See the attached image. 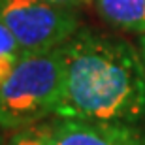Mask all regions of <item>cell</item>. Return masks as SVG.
Masks as SVG:
<instances>
[{
    "instance_id": "6da1fadb",
    "label": "cell",
    "mask_w": 145,
    "mask_h": 145,
    "mask_svg": "<svg viewBox=\"0 0 145 145\" xmlns=\"http://www.w3.org/2000/svg\"><path fill=\"white\" fill-rule=\"evenodd\" d=\"M60 51L64 91L55 117L145 124V66L138 45L81 27Z\"/></svg>"
},
{
    "instance_id": "7a4b0ae2",
    "label": "cell",
    "mask_w": 145,
    "mask_h": 145,
    "mask_svg": "<svg viewBox=\"0 0 145 145\" xmlns=\"http://www.w3.org/2000/svg\"><path fill=\"white\" fill-rule=\"evenodd\" d=\"M64 62L60 47L27 51L0 85V130L15 132L55 117L62 102Z\"/></svg>"
},
{
    "instance_id": "3957f363",
    "label": "cell",
    "mask_w": 145,
    "mask_h": 145,
    "mask_svg": "<svg viewBox=\"0 0 145 145\" xmlns=\"http://www.w3.org/2000/svg\"><path fill=\"white\" fill-rule=\"evenodd\" d=\"M0 23L25 51L57 49L81 28L77 10L47 0H0Z\"/></svg>"
},
{
    "instance_id": "277c9868",
    "label": "cell",
    "mask_w": 145,
    "mask_h": 145,
    "mask_svg": "<svg viewBox=\"0 0 145 145\" xmlns=\"http://www.w3.org/2000/svg\"><path fill=\"white\" fill-rule=\"evenodd\" d=\"M45 126L51 145H145V124L51 117Z\"/></svg>"
},
{
    "instance_id": "5b68a950",
    "label": "cell",
    "mask_w": 145,
    "mask_h": 145,
    "mask_svg": "<svg viewBox=\"0 0 145 145\" xmlns=\"http://www.w3.org/2000/svg\"><path fill=\"white\" fill-rule=\"evenodd\" d=\"M92 4L111 27L138 36L145 34V0H92Z\"/></svg>"
},
{
    "instance_id": "8992f818",
    "label": "cell",
    "mask_w": 145,
    "mask_h": 145,
    "mask_svg": "<svg viewBox=\"0 0 145 145\" xmlns=\"http://www.w3.org/2000/svg\"><path fill=\"white\" fill-rule=\"evenodd\" d=\"M4 145H51L45 121L34 124V126H28V128L10 132Z\"/></svg>"
},
{
    "instance_id": "52a82bcc",
    "label": "cell",
    "mask_w": 145,
    "mask_h": 145,
    "mask_svg": "<svg viewBox=\"0 0 145 145\" xmlns=\"http://www.w3.org/2000/svg\"><path fill=\"white\" fill-rule=\"evenodd\" d=\"M27 51L21 47L17 38L0 23V57H15V59H19Z\"/></svg>"
},
{
    "instance_id": "ba28073f",
    "label": "cell",
    "mask_w": 145,
    "mask_h": 145,
    "mask_svg": "<svg viewBox=\"0 0 145 145\" xmlns=\"http://www.w3.org/2000/svg\"><path fill=\"white\" fill-rule=\"evenodd\" d=\"M47 2L57 6H64V8H72V10H79L83 6L92 4V0H47Z\"/></svg>"
},
{
    "instance_id": "9c48e42d",
    "label": "cell",
    "mask_w": 145,
    "mask_h": 145,
    "mask_svg": "<svg viewBox=\"0 0 145 145\" xmlns=\"http://www.w3.org/2000/svg\"><path fill=\"white\" fill-rule=\"evenodd\" d=\"M138 51H140V55H141V60H143V66H145V34L143 36H138Z\"/></svg>"
},
{
    "instance_id": "30bf717a",
    "label": "cell",
    "mask_w": 145,
    "mask_h": 145,
    "mask_svg": "<svg viewBox=\"0 0 145 145\" xmlns=\"http://www.w3.org/2000/svg\"><path fill=\"white\" fill-rule=\"evenodd\" d=\"M6 143V138H4V136H0V145H4Z\"/></svg>"
}]
</instances>
